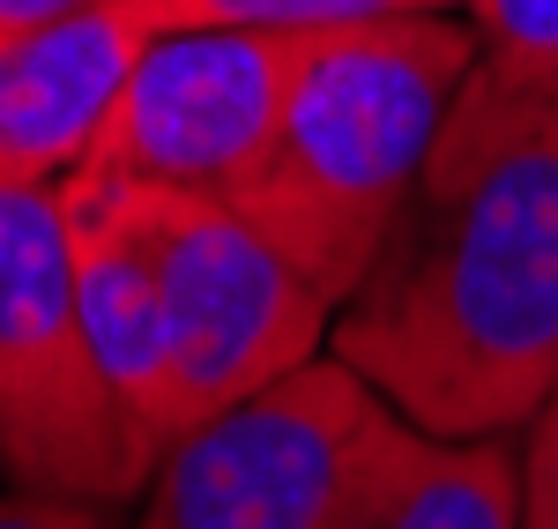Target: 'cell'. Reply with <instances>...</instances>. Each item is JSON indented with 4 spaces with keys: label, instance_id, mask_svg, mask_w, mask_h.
I'll use <instances>...</instances> for the list:
<instances>
[{
    "label": "cell",
    "instance_id": "cell-1",
    "mask_svg": "<svg viewBox=\"0 0 558 529\" xmlns=\"http://www.w3.org/2000/svg\"><path fill=\"white\" fill-rule=\"evenodd\" d=\"M328 358L439 441H507L558 388V89L476 60Z\"/></svg>",
    "mask_w": 558,
    "mask_h": 529
},
{
    "label": "cell",
    "instance_id": "cell-2",
    "mask_svg": "<svg viewBox=\"0 0 558 529\" xmlns=\"http://www.w3.org/2000/svg\"><path fill=\"white\" fill-rule=\"evenodd\" d=\"M476 60L484 38L470 8L387 15L305 38L283 120L254 179L231 194V209L336 313L380 262Z\"/></svg>",
    "mask_w": 558,
    "mask_h": 529
},
{
    "label": "cell",
    "instance_id": "cell-3",
    "mask_svg": "<svg viewBox=\"0 0 558 529\" xmlns=\"http://www.w3.org/2000/svg\"><path fill=\"white\" fill-rule=\"evenodd\" d=\"M0 470L83 507H128L157 470L89 351L75 209L23 179H0Z\"/></svg>",
    "mask_w": 558,
    "mask_h": 529
},
{
    "label": "cell",
    "instance_id": "cell-4",
    "mask_svg": "<svg viewBox=\"0 0 558 529\" xmlns=\"http://www.w3.org/2000/svg\"><path fill=\"white\" fill-rule=\"evenodd\" d=\"M83 187H112V179H83ZM112 194L128 202V217L157 254L186 433L328 358L336 306L223 194H172V187H112Z\"/></svg>",
    "mask_w": 558,
    "mask_h": 529
},
{
    "label": "cell",
    "instance_id": "cell-5",
    "mask_svg": "<svg viewBox=\"0 0 558 529\" xmlns=\"http://www.w3.org/2000/svg\"><path fill=\"white\" fill-rule=\"evenodd\" d=\"M299 52L305 38L268 31H157L75 179L231 202L283 120Z\"/></svg>",
    "mask_w": 558,
    "mask_h": 529
},
{
    "label": "cell",
    "instance_id": "cell-6",
    "mask_svg": "<svg viewBox=\"0 0 558 529\" xmlns=\"http://www.w3.org/2000/svg\"><path fill=\"white\" fill-rule=\"evenodd\" d=\"M373 388L343 358H313L268 396L194 425L149 470L134 529H320Z\"/></svg>",
    "mask_w": 558,
    "mask_h": 529
},
{
    "label": "cell",
    "instance_id": "cell-7",
    "mask_svg": "<svg viewBox=\"0 0 558 529\" xmlns=\"http://www.w3.org/2000/svg\"><path fill=\"white\" fill-rule=\"evenodd\" d=\"M157 23L142 0H89L0 38V179L68 187L89 165Z\"/></svg>",
    "mask_w": 558,
    "mask_h": 529
},
{
    "label": "cell",
    "instance_id": "cell-8",
    "mask_svg": "<svg viewBox=\"0 0 558 529\" xmlns=\"http://www.w3.org/2000/svg\"><path fill=\"white\" fill-rule=\"evenodd\" d=\"M320 529H529L521 447L439 441L373 402L343 447Z\"/></svg>",
    "mask_w": 558,
    "mask_h": 529
},
{
    "label": "cell",
    "instance_id": "cell-9",
    "mask_svg": "<svg viewBox=\"0 0 558 529\" xmlns=\"http://www.w3.org/2000/svg\"><path fill=\"white\" fill-rule=\"evenodd\" d=\"M75 209V268H83V321L89 351L105 365L112 396L128 410L134 441L165 462V447L186 433L179 418V365H172V321H165V284L157 254L128 217V202L112 187H60Z\"/></svg>",
    "mask_w": 558,
    "mask_h": 529
},
{
    "label": "cell",
    "instance_id": "cell-10",
    "mask_svg": "<svg viewBox=\"0 0 558 529\" xmlns=\"http://www.w3.org/2000/svg\"><path fill=\"white\" fill-rule=\"evenodd\" d=\"M157 31H268V38H320L387 15H447L470 0H142Z\"/></svg>",
    "mask_w": 558,
    "mask_h": 529
},
{
    "label": "cell",
    "instance_id": "cell-11",
    "mask_svg": "<svg viewBox=\"0 0 558 529\" xmlns=\"http://www.w3.org/2000/svg\"><path fill=\"white\" fill-rule=\"evenodd\" d=\"M484 68L529 89H558V0H470Z\"/></svg>",
    "mask_w": 558,
    "mask_h": 529
},
{
    "label": "cell",
    "instance_id": "cell-12",
    "mask_svg": "<svg viewBox=\"0 0 558 529\" xmlns=\"http://www.w3.org/2000/svg\"><path fill=\"white\" fill-rule=\"evenodd\" d=\"M521 470H529V529H558V402L536 410Z\"/></svg>",
    "mask_w": 558,
    "mask_h": 529
},
{
    "label": "cell",
    "instance_id": "cell-13",
    "mask_svg": "<svg viewBox=\"0 0 558 529\" xmlns=\"http://www.w3.org/2000/svg\"><path fill=\"white\" fill-rule=\"evenodd\" d=\"M0 529H112V507L52 500V492H0Z\"/></svg>",
    "mask_w": 558,
    "mask_h": 529
},
{
    "label": "cell",
    "instance_id": "cell-14",
    "mask_svg": "<svg viewBox=\"0 0 558 529\" xmlns=\"http://www.w3.org/2000/svg\"><path fill=\"white\" fill-rule=\"evenodd\" d=\"M68 8H89V0H0V38L8 31H31L45 15H68Z\"/></svg>",
    "mask_w": 558,
    "mask_h": 529
},
{
    "label": "cell",
    "instance_id": "cell-15",
    "mask_svg": "<svg viewBox=\"0 0 558 529\" xmlns=\"http://www.w3.org/2000/svg\"><path fill=\"white\" fill-rule=\"evenodd\" d=\"M551 402H558V388H551Z\"/></svg>",
    "mask_w": 558,
    "mask_h": 529
}]
</instances>
